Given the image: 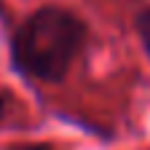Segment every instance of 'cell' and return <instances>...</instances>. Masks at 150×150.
Returning <instances> with one entry per match:
<instances>
[{"mask_svg": "<svg viewBox=\"0 0 150 150\" xmlns=\"http://www.w3.org/2000/svg\"><path fill=\"white\" fill-rule=\"evenodd\" d=\"M137 32H139V40L145 46V54L150 56V8L139 11V16H137Z\"/></svg>", "mask_w": 150, "mask_h": 150, "instance_id": "obj_2", "label": "cell"}, {"mask_svg": "<svg viewBox=\"0 0 150 150\" xmlns=\"http://www.w3.org/2000/svg\"><path fill=\"white\" fill-rule=\"evenodd\" d=\"M11 150H54V147H48V145H16Z\"/></svg>", "mask_w": 150, "mask_h": 150, "instance_id": "obj_3", "label": "cell"}, {"mask_svg": "<svg viewBox=\"0 0 150 150\" xmlns=\"http://www.w3.org/2000/svg\"><path fill=\"white\" fill-rule=\"evenodd\" d=\"M86 40V24L75 13L46 6L30 13L11 38L13 64L35 81L56 83L78 59Z\"/></svg>", "mask_w": 150, "mask_h": 150, "instance_id": "obj_1", "label": "cell"}]
</instances>
